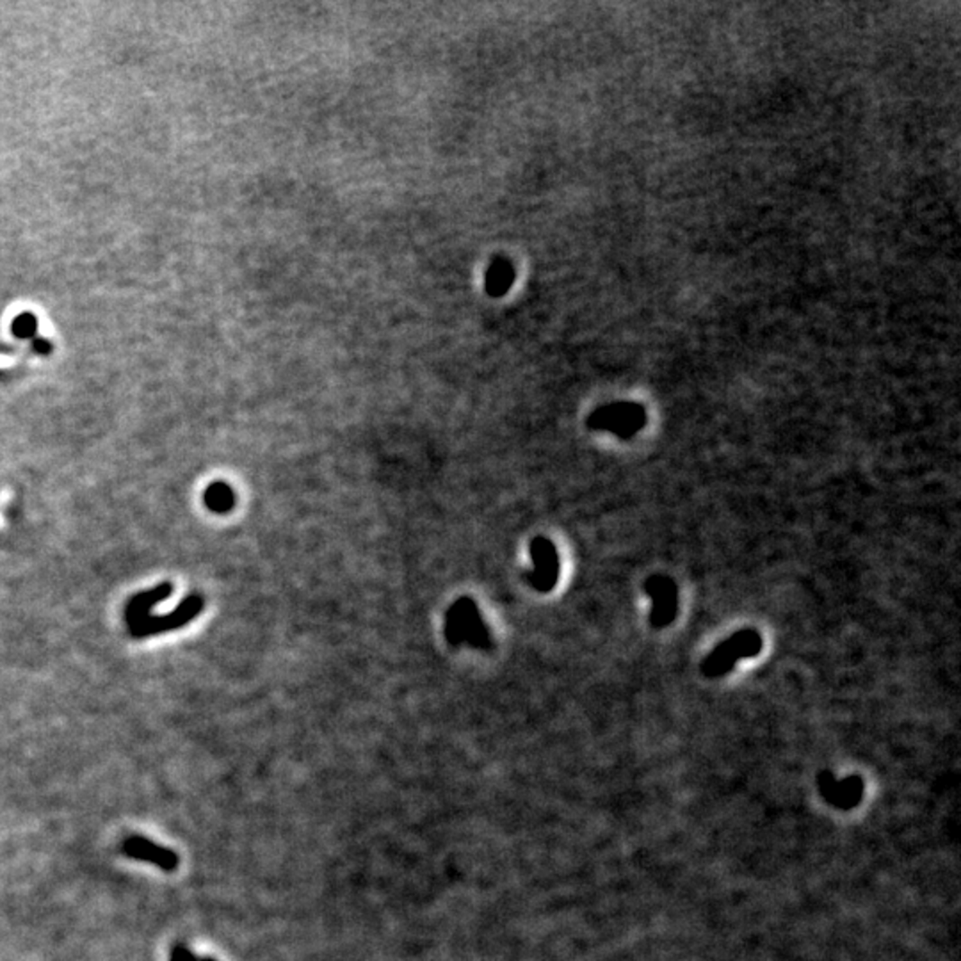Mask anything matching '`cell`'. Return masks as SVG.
Masks as SVG:
<instances>
[{"label": "cell", "mask_w": 961, "mask_h": 961, "mask_svg": "<svg viewBox=\"0 0 961 961\" xmlns=\"http://www.w3.org/2000/svg\"><path fill=\"white\" fill-rule=\"evenodd\" d=\"M445 640L453 646H471L478 650L491 648V634L480 616L478 604L469 598H458L445 613Z\"/></svg>", "instance_id": "cell-1"}, {"label": "cell", "mask_w": 961, "mask_h": 961, "mask_svg": "<svg viewBox=\"0 0 961 961\" xmlns=\"http://www.w3.org/2000/svg\"><path fill=\"white\" fill-rule=\"evenodd\" d=\"M762 636L753 629L739 631L720 644L702 660L700 669L707 678H720L728 675L742 659L757 657L762 650Z\"/></svg>", "instance_id": "cell-2"}, {"label": "cell", "mask_w": 961, "mask_h": 961, "mask_svg": "<svg viewBox=\"0 0 961 961\" xmlns=\"http://www.w3.org/2000/svg\"><path fill=\"white\" fill-rule=\"evenodd\" d=\"M586 424L593 431H607L622 440H631L644 427L646 411L636 402H613L597 408Z\"/></svg>", "instance_id": "cell-3"}, {"label": "cell", "mask_w": 961, "mask_h": 961, "mask_svg": "<svg viewBox=\"0 0 961 961\" xmlns=\"http://www.w3.org/2000/svg\"><path fill=\"white\" fill-rule=\"evenodd\" d=\"M203 606H205L203 597L198 595V593H191L169 615H164V616L150 615V616H147V618H143V620H139L136 624H130L129 625L130 634L134 638H148V636H156V634L180 629L185 624L193 622L202 613Z\"/></svg>", "instance_id": "cell-4"}, {"label": "cell", "mask_w": 961, "mask_h": 961, "mask_svg": "<svg viewBox=\"0 0 961 961\" xmlns=\"http://www.w3.org/2000/svg\"><path fill=\"white\" fill-rule=\"evenodd\" d=\"M644 593L651 598L650 624L653 629H664L678 615V588L668 575H651L642 584Z\"/></svg>", "instance_id": "cell-5"}, {"label": "cell", "mask_w": 961, "mask_h": 961, "mask_svg": "<svg viewBox=\"0 0 961 961\" xmlns=\"http://www.w3.org/2000/svg\"><path fill=\"white\" fill-rule=\"evenodd\" d=\"M529 554L533 568L527 573L529 584L540 591L549 593L556 588L560 579V554L554 543L545 536H536L531 540Z\"/></svg>", "instance_id": "cell-6"}, {"label": "cell", "mask_w": 961, "mask_h": 961, "mask_svg": "<svg viewBox=\"0 0 961 961\" xmlns=\"http://www.w3.org/2000/svg\"><path fill=\"white\" fill-rule=\"evenodd\" d=\"M121 853L127 858L157 866L166 873H173L180 864V858L173 849L159 846L143 835H129L121 842Z\"/></svg>", "instance_id": "cell-7"}, {"label": "cell", "mask_w": 961, "mask_h": 961, "mask_svg": "<svg viewBox=\"0 0 961 961\" xmlns=\"http://www.w3.org/2000/svg\"><path fill=\"white\" fill-rule=\"evenodd\" d=\"M173 593V584L171 582H162L157 588L150 589V591H143L136 597L130 598V602L127 604V609H125V618L130 624H136L147 616H150L152 609L156 606L162 604L164 600H167Z\"/></svg>", "instance_id": "cell-8"}, {"label": "cell", "mask_w": 961, "mask_h": 961, "mask_svg": "<svg viewBox=\"0 0 961 961\" xmlns=\"http://www.w3.org/2000/svg\"><path fill=\"white\" fill-rule=\"evenodd\" d=\"M205 506L218 515H227L236 506V491L223 480H214L203 493Z\"/></svg>", "instance_id": "cell-9"}, {"label": "cell", "mask_w": 961, "mask_h": 961, "mask_svg": "<svg viewBox=\"0 0 961 961\" xmlns=\"http://www.w3.org/2000/svg\"><path fill=\"white\" fill-rule=\"evenodd\" d=\"M513 276H515L513 267L504 260H497L489 267V271L486 274V289H488V292L493 294V296H502L511 287Z\"/></svg>", "instance_id": "cell-10"}, {"label": "cell", "mask_w": 961, "mask_h": 961, "mask_svg": "<svg viewBox=\"0 0 961 961\" xmlns=\"http://www.w3.org/2000/svg\"><path fill=\"white\" fill-rule=\"evenodd\" d=\"M169 961H198V958L193 955V951L185 946H175L173 951H171V958Z\"/></svg>", "instance_id": "cell-11"}, {"label": "cell", "mask_w": 961, "mask_h": 961, "mask_svg": "<svg viewBox=\"0 0 961 961\" xmlns=\"http://www.w3.org/2000/svg\"><path fill=\"white\" fill-rule=\"evenodd\" d=\"M198 961H216V960H212V958H200V960H198Z\"/></svg>", "instance_id": "cell-12"}]
</instances>
